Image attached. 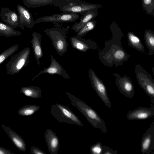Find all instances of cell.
Returning <instances> with one entry per match:
<instances>
[{
    "mask_svg": "<svg viewBox=\"0 0 154 154\" xmlns=\"http://www.w3.org/2000/svg\"><path fill=\"white\" fill-rule=\"evenodd\" d=\"M112 33L111 40L106 41L104 48L98 54L100 61L106 66L112 67L122 66L131 56L122 45L121 39L123 36L120 29L116 26L110 27Z\"/></svg>",
    "mask_w": 154,
    "mask_h": 154,
    "instance_id": "1",
    "label": "cell"
},
{
    "mask_svg": "<svg viewBox=\"0 0 154 154\" xmlns=\"http://www.w3.org/2000/svg\"><path fill=\"white\" fill-rule=\"evenodd\" d=\"M71 104L76 107L95 129H100L103 133L107 132L104 121L97 113L85 102L69 92H66Z\"/></svg>",
    "mask_w": 154,
    "mask_h": 154,
    "instance_id": "2",
    "label": "cell"
},
{
    "mask_svg": "<svg viewBox=\"0 0 154 154\" xmlns=\"http://www.w3.org/2000/svg\"><path fill=\"white\" fill-rule=\"evenodd\" d=\"M63 13H76L82 15L92 10L102 7L101 5L89 3L81 0H56L54 5Z\"/></svg>",
    "mask_w": 154,
    "mask_h": 154,
    "instance_id": "3",
    "label": "cell"
},
{
    "mask_svg": "<svg viewBox=\"0 0 154 154\" xmlns=\"http://www.w3.org/2000/svg\"><path fill=\"white\" fill-rule=\"evenodd\" d=\"M69 28V26L63 28L57 26L47 28L44 31L51 39L55 50L60 57L67 51L69 45L67 38Z\"/></svg>",
    "mask_w": 154,
    "mask_h": 154,
    "instance_id": "4",
    "label": "cell"
},
{
    "mask_svg": "<svg viewBox=\"0 0 154 154\" xmlns=\"http://www.w3.org/2000/svg\"><path fill=\"white\" fill-rule=\"evenodd\" d=\"M51 114L60 123L82 126L83 124L78 116L67 106L56 103L51 106Z\"/></svg>",
    "mask_w": 154,
    "mask_h": 154,
    "instance_id": "5",
    "label": "cell"
},
{
    "mask_svg": "<svg viewBox=\"0 0 154 154\" xmlns=\"http://www.w3.org/2000/svg\"><path fill=\"white\" fill-rule=\"evenodd\" d=\"M30 48L27 47L13 56L6 65L7 74L13 75L19 73L29 63Z\"/></svg>",
    "mask_w": 154,
    "mask_h": 154,
    "instance_id": "6",
    "label": "cell"
},
{
    "mask_svg": "<svg viewBox=\"0 0 154 154\" xmlns=\"http://www.w3.org/2000/svg\"><path fill=\"white\" fill-rule=\"evenodd\" d=\"M135 68V76L139 85L150 98L152 106H154V80L140 65H136Z\"/></svg>",
    "mask_w": 154,
    "mask_h": 154,
    "instance_id": "7",
    "label": "cell"
},
{
    "mask_svg": "<svg viewBox=\"0 0 154 154\" xmlns=\"http://www.w3.org/2000/svg\"><path fill=\"white\" fill-rule=\"evenodd\" d=\"M88 73L91 84L94 89L106 106L108 108H110L111 103L104 83L97 76L92 69H89Z\"/></svg>",
    "mask_w": 154,
    "mask_h": 154,
    "instance_id": "8",
    "label": "cell"
},
{
    "mask_svg": "<svg viewBox=\"0 0 154 154\" xmlns=\"http://www.w3.org/2000/svg\"><path fill=\"white\" fill-rule=\"evenodd\" d=\"M113 75L115 77V82L120 92L126 97L132 98L135 94L133 83L131 79L126 75L122 76L115 73Z\"/></svg>",
    "mask_w": 154,
    "mask_h": 154,
    "instance_id": "9",
    "label": "cell"
},
{
    "mask_svg": "<svg viewBox=\"0 0 154 154\" xmlns=\"http://www.w3.org/2000/svg\"><path fill=\"white\" fill-rule=\"evenodd\" d=\"M78 14L76 13H63L45 16L39 18L35 21L36 23L42 22H52L54 23L73 22L79 18Z\"/></svg>",
    "mask_w": 154,
    "mask_h": 154,
    "instance_id": "10",
    "label": "cell"
},
{
    "mask_svg": "<svg viewBox=\"0 0 154 154\" xmlns=\"http://www.w3.org/2000/svg\"><path fill=\"white\" fill-rule=\"evenodd\" d=\"M50 58L51 62L50 66L47 68L44 67L43 70L40 71L37 75L33 77L32 80H33L40 75L45 73L51 75L57 74L66 79L70 78L69 75L66 70L53 56L51 55Z\"/></svg>",
    "mask_w": 154,
    "mask_h": 154,
    "instance_id": "11",
    "label": "cell"
},
{
    "mask_svg": "<svg viewBox=\"0 0 154 154\" xmlns=\"http://www.w3.org/2000/svg\"><path fill=\"white\" fill-rule=\"evenodd\" d=\"M140 146L143 154H149L154 149V123L146 130L141 138Z\"/></svg>",
    "mask_w": 154,
    "mask_h": 154,
    "instance_id": "12",
    "label": "cell"
},
{
    "mask_svg": "<svg viewBox=\"0 0 154 154\" xmlns=\"http://www.w3.org/2000/svg\"><path fill=\"white\" fill-rule=\"evenodd\" d=\"M72 47L79 51L86 52L90 50H96L97 48V43L90 39L73 36L70 38Z\"/></svg>",
    "mask_w": 154,
    "mask_h": 154,
    "instance_id": "13",
    "label": "cell"
},
{
    "mask_svg": "<svg viewBox=\"0 0 154 154\" xmlns=\"http://www.w3.org/2000/svg\"><path fill=\"white\" fill-rule=\"evenodd\" d=\"M17 10L19 19V27L23 29L26 27L27 28H32L36 23L33 20L32 14L26 8L21 5L17 6Z\"/></svg>",
    "mask_w": 154,
    "mask_h": 154,
    "instance_id": "14",
    "label": "cell"
},
{
    "mask_svg": "<svg viewBox=\"0 0 154 154\" xmlns=\"http://www.w3.org/2000/svg\"><path fill=\"white\" fill-rule=\"evenodd\" d=\"M0 16L3 22L8 26L14 29L19 27V16L15 11L3 7L1 10Z\"/></svg>",
    "mask_w": 154,
    "mask_h": 154,
    "instance_id": "15",
    "label": "cell"
},
{
    "mask_svg": "<svg viewBox=\"0 0 154 154\" xmlns=\"http://www.w3.org/2000/svg\"><path fill=\"white\" fill-rule=\"evenodd\" d=\"M154 115V106L150 108L139 107L130 111L126 117L130 120H143L149 119Z\"/></svg>",
    "mask_w": 154,
    "mask_h": 154,
    "instance_id": "16",
    "label": "cell"
},
{
    "mask_svg": "<svg viewBox=\"0 0 154 154\" xmlns=\"http://www.w3.org/2000/svg\"><path fill=\"white\" fill-rule=\"evenodd\" d=\"M44 137L50 154H57L60 147L58 137L52 130L48 128L44 134Z\"/></svg>",
    "mask_w": 154,
    "mask_h": 154,
    "instance_id": "17",
    "label": "cell"
},
{
    "mask_svg": "<svg viewBox=\"0 0 154 154\" xmlns=\"http://www.w3.org/2000/svg\"><path fill=\"white\" fill-rule=\"evenodd\" d=\"M32 39L30 41L32 46L34 54L37 64H40V59L43 56V53L41 46V38L42 35L35 32L32 34Z\"/></svg>",
    "mask_w": 154,
    "mask_h": 154,
    "instance_id": "18",
    "label": "cell"
},
{
    "mask_svg": "<svg viewBox=\"0 0 154 154\" xmlns=\"http://www.w3.org/2000/svg\"><path fill=\"white\" fill-rule=\"evenodd\" d=\"M2 127L11 141L16 147L22 152H25L26 145L25 141L19 135L9 127L2 125Z\"/></svg>",
    "mask_w": 154,
    "mask_h": 154,
    "instance_id": "19",
    "label": "cell"
},
{
    "mask_svg": "<svg viewBox=\"0 0 154 154\" xmlns=\"http://www.w3.org/2000/svg\"><path fill=\"white\" fill-rule=\"evenodd\" d=\"M97 10H92L88 11L82 14L79 22H76L71 27V29L77 33L86 23L93 20L97 16L98 12Z\"/></svg>",
    "mask_w": 154,
    "mask_h": 154,
    "instance_id": "20",
    "label": "cell"
},
{
    "mask_svg": "<svg viewBox=\"0 0 154 154\" xmlns=\"http://www.w3.org/2000/svg\"><path fill=\"white\" fill-rule=\"evenodd\" d=\"M128 45L141 53L145 54V49L140 38L133 32L129 31L127 33Z\"/></svg>",
    "mask_w": 154,
    "mask_h": 154,
    "instance_id": "21",
    "label": "cell"
},
{
    "mask_svg": "<svg viewBox=\"0 0 154 154\" xmlns=\"http://www.w3.org/2000/svg\"><path fill=\"white\" fill-rule=\"evenodd\" d=\"M20 92L33 99L39 98L42 95V91L38 86H30L22 87Z\"/></svg>",
    "mask_w": 154,
    "mask_h": 154,
    "instance_id": "22",
    "label": "cell"
},
{
    "mask_svg": "<svg viewBox=\"0 0 154 154\" xmlns=\"http://www.w3.org/2000/svg\"><path fill=\"white\" fill-rule=\"evenodd\" d=\"M56 0H23L25 5L28 8H35L43 6L53 5Z\"/></svg>",
    "mask_w": 154,
    "mask_h": 154,
    "instance_id": "23",
    "label": "cell"
},
{
    "mask_svg": "<svg viewBox=\"0 0 154 154\" xmlns=\"http://www.w3.org/2000/svg\"><path fill=\"white\" fill-rule=\"evenodd\" d=\"M21 34L20 31L16 30L5 23L0 22V36L8 38L13 36H19Z\"/></svg>",
    "mask_w": 154,
    "mask_h": 154,
    "instance_id": "24",
    "label": "cell"
},
{
    "mask_svg": "<svg viewBox=\"0 0 154 154\" xmlns=\"http://www.w3.org/2000/svg\"><path fill=\"white\" fill-rule=\"evenodd\" d=\"M145 42L150 56L154 54V32L150 29L146 30L144 32Z\"/></svg>",
    "mask_w": 154,
    "mask_h": 154,
    "instance_id": "25",
    "label": "cell"
},
{
    "mask_svg": "<svg viewBox=\"0 0 154 154\" xmlns=\"http://www.w3.org/2000/svg\"><path fill=\"white\" fill-rule=\"evenodd\" d=\"M40 108V106L36 105H25L19 110L18 113L21 116H29L35 113Z\"/></svg>",
    "mask_w": 154,
    "mask_h": 154,
    "instance_id": "26",
    "label": "cell"
},
{
    "mask_svg": "<svg viewBox=\"0 0 154 154\" xmlns=\"http://www.w3.org/2000/svg\"><path fill=\"white\" fill-rule=\"evenodd\" d=\"M97 23L96 20H93L89 21L79 30L75 36L78 37H82L95 27Z\"/></svg>",
    "mask_w": 154,
    "mask_h": 154,
    "instance_id": "27",
    "label": "cell"
},
{
    "mask_svg": "<svg viewBox=\"0 0 154 154\" xmlns=\"http://www.w3.org/2000/svg\"><path fill=\"white\" fill-rule=\"evenodd\" d=\"M19 48L18 44H15L0 54V64L16 52Z\"/></svg>",
    "mask_w": 154,
    "mask_h": 154,
    "instance_id": "28",
    "label": "cell"
},
{
    "mask_svg": "<svg viewBox=\"0 0 154 154\" xmlns=\"http://www.w3.org/2000/svg\"><path fill=\"white\" fill-rule=\"evenodd\" d=\"M142 6L147 14L154 17V0H142Z\"/></svg>",
    "mask_w": 154,
    "mask_h": 154,
    "instance_id": "29",
    "label": "cell"
},
{
    "mask_svg": "<svg viewBox=\"0 0 154 154\" xmlns=\"http://www.w3.org/2000/svg\"><path fill=\"white\" fill-rule=\"evenodd\" d=\"M103 146L101 143H96L91 146L90 148V153L92 154H102Z\"/></svg>",
    "mask_w": 154,
    "mask_h": 154,
    "instance_id": "30",
    "label": "cell"
},
{
    "mask_svg": "<svg viewBox=\"0 0 154 154\" xmlns=\"http://www.w3.org/2000/svg\"><path fill=\"white\" fill-rule=\"evenodd\" d=\"M103 147L102 154H117L118 153L117 150H114L108 146H103Z\"/></svg>",
    "mask_w": 154,
    "mask_h": 154,
    "instance_id": "31",
    "label": "cell"
},
{
    "mask_svg": "<svg viewBox=\"0 0 154 154\" xmlns=\"http://www.w3.org/2000/svg\"><path fill=\"white\" fill-rule=\"evenodd\" d=\"M31 153L33 154H46L41 149L35 146H32L30 147Z\"/></svg>",
    "mask_w": 154,
    "mask_h": 154,
    "instance_id": "32",
    "label": "cell"
},
{
    "mask_svg": "<svg viewBox=\"0 0 154 154\" xmlns=\"http://www.w3.org/2000/svg\"><path fill=\"white\" fill-rule=\"evenodd\" d=\"M0 154H14L11 151L0 146Z\"/></svg>",
    "mask_w": 154,
    "mask_h": 154,
    "instance_id": "33",
    "label": "cell"
},
{
    "mask_svg": "<svg viewBox=\"0 0 154 154\" xmlns=\"http://www.w3.org/2000/svg\"><path fill=\"white\" fill-rule=\"evenodd\" d=\"M152 72H153V74H154V68H152Z\"/></svg>",
    "mask_w": 154,
    "mask_h": 154,
    "instance_id": "34",
    "label": "cell"
}]
</instances>
